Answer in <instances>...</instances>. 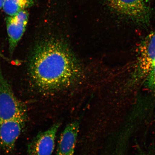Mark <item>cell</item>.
<instances>
[{
    "mask_svg": "<svg viewBox=\"0 0 155 155\" xmlns=\"http://www.w3.org/2000/svg\"><path fill=\"white\" fill-rule=\"evenodd\" d=\"M80 64L65 40L55 35L41 38L32 50L29 76L39 92L48 93L73 86L82 74Z\"/></svg>",
    "mask_w": 155,
    "mask_h": 155,
    "instance_id": "cell-1",
    "label": "cell"
},
{
    "mask_svg": "<svg viewBox=\"0 0 155 155\" xmlns=\"http://www.w3.org/2000/svg\"><path fill=\"white\" fill-rule=\"evenodd\" d=\"M107 8L120 18L140 26L150 24L152 12L145 0H102Z\"/></svg>",
    "mask_w": 155,
    "mask_h": 155,
    "instance_id": "cell-2",
    "label": "cell"
},
{
    "mask_svg": "<svg viewBox=\"0 0 155 155\" xmlns=\"http://www.w3.org/2000/svg\"><path fill=\"white\" fill-rule=\"evenodd\" d=\"M136 59L131 69L127 83L135 86L143 83L155 65V30L148 35L139 46Z\"/></svg>",
    "mask_w": 155,
    "mask_h": 155,
    "instance_id": "cell-3",
    "label": "cell"
},
{
    "mask_svg": "<svg viewBox=\"0 0 155 155\" xmlns=\"http://www.w3.org/2000/svg\"><path fill=\"white\" fill-rule=\"evenodd\" d=\"M26 107L15 96L0 69V121L26 115Z\"/></svg>",
    "mask_w": 155,
    "mask_h": 155,
    "instance_id": "cell-4",
    "label": "cell"
},
{
    "mask_svg": "<svg viewBox=\"0 0 155 155\" xmlns=\"http://www.w3.org/2000/svg\"><path fill=\"white\" fill-rule=\"evenodd\" d=\"M26 115L0 121V145L6 153L14 150L15 143L24 128Z\"/></svg>",
    "mask_w": 155,
    "mask_h": 155,
    "instance_id": "cell-5",
    "label": "cell"
},
{
    "mask_svg": "<svg viewBox=\"0 0 155 155\" xmlns=\"http://www.w3.org/2000/svg\"><path fill=\"white\" fill-rule=\"evenodd\" d=\"M61 124V122H57L47 130L38 133L28 145L29 155H51L55 148L56 135Z\"/></svg>",
    "mask_w": 155,
    "mask_h": 155,
    "instance_id": "cell-6",
    "label": "cell"
},
{
    "mask_svg": "<svg viewBox=\"0 0 155 155\" xmlns=\"http://www.w3.org/2000/svg\"><path fill=\"white\" fill-rule=\"evenodd\" d=\"M28 17V11L24 10L6 18L7 32L9 37V51L11 55L14 52L17 44L26 30Z\"/></svg>",
    "mask_w": 155,
    "mask_h": 155,
    "instance_id": "cell-7",
    "label": "cell"
},
{
    "mask_svg": "<svg viewBox=\"0 0 155 155\" xmlns=\"http://www.w3.org/2000/svg\"><path fill=\"white\" fill-rule=\"evenodd\" d=\"M80 127V121L69 123L62 132L58 142L56 155H74Z\"/></svg>",
    "mask_w": 155,
    "mask_h": 155,
    "instance_id": "cell-8",
    "label": "cell"
},
{
    "mask_svg": "<svg viewBox=\"0 0 155 155\" xmlns=\"http://www.w3.org/2000/svg\"><path fill=\"white\" fill-rule=\"evenodd\" d=\"M35 0H5L3 8L9 16H12L34 4Z\"/></svg>",
    "mask_w": 155,
    "mask_h": 155,
    "instance_id": "cell-9",
    "label": "cell"
},
{
    "mask_svg": "<svg viewBox=\"0 0 155 155\" xmlns=\"http://www.w3.org/2000/svg\"><path fill=\"white\" fill-rule=\"evenodd\" d=\"M143 83L147 89L155 93V65L151 69Z\"/></svg>",
    "mask_w": 155,
    "mask_h": 155,
    "instance_id": "cell-10",
    "label": "cell"
},
{
    "mask_svg": "<svg viewBox=\"0 0 155 155\" xmlns=\"http://www.w3.org/2000/svg\"><path fill=\"white\" fill-rule=\"evenodd\" d=\"M5 0H0V10L2 8Z\"/></svg>",
    "mask_w": 155,
    "mask_h": 155,
    "instance_id": "cell-11",
    "label": "cell"
},
{
    "mask_svg": "<svg viewBox=\"0 0 155 155\" xmlns=\"http://www.w3.org/2000/svg\"><path fill=\"white\" fill-rule=\"evenodd\" d=\"M151 0H145V2H146V3H149V2H150Z\"/></svg>",
    "mask_w": 155,
    "mask_h": 155,
    "instance_id": "cell-12",
    "label": "cell"
}]
</instances>
